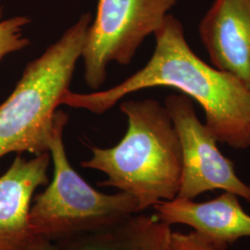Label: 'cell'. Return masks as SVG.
Listing matches in <instances>:
<instances>
[{
  "label": "cell",
  "instance_id": "obj_9",
  "mask_svg": "<svg viewBox=\"0 0 250 250\" xmlns=\"http://www.w3.org/2000/svg\"><path fill=\"white\" fill-rule=\"evenodd\" d=\"M238 196L224 192L213 200L195 202L175 197L153 207L155 215L165 224H187L214 241L231 245L250 237V215L242 208Z\"/></svg>",
  "mask_w": 250,
  "mask_h": 250
},
{
  "label": "cell",
  "instance_id": "obj_3",
  "mask_svg": "<svg viewBox=\"0 0 250 250\" xmlns=\"http://www.w3.org/2000/svg\"><path fill=\"white\" fill-rule=\"evenodd\" d=\"M92 15H81L62 37L28 63L9 98L0 105V159L9 153L49 152L56 113L70 90Z\"/></svg>",
  "mask_w": 250,
  "mask_h": 250
},
{
  "label": "cell",
  "instance_id": "obj_11",
  "mask_svg": "<svg viewBox=\"0 0 250 250\" xmlns=\"http://www.w3.org/2000/svg\"><path fill=\"white\" fill-rule=\"evenodd\" d=\"M30 22L31 19L26 16L4 18V11L0 8V62L30 45V40L23 35Z\"/></svg>",
  "mask_w": 250,
  "mask_h": 250
},
{
  "label": "cell",
  "instance_id": "obj_2",
  "mask_svg": "<svg viewBox=\"0 0 250 250\" xmlns=\"http://www.w3.org/2000/svg\"><path fill=\"white\" fill-rule=\"evenodd\" d=\"M120 109L128 120L124 138L109 148L91 147L92 157L81 166L104 172L107 180L99 186L131 195L142 212L178 196L182 147L166 107L156 99L127 100Z\"/></svg>",
  "mask_w": 250,
  "mask_h": 250
},
{
  "label": "cell",
  "instance_id": "obj_7",
  "mask_svg": "<svg viewBox=\"0 0 250 250\" xmlns=\"http://www.w3.org/2000/svg\"><path fill=\"white\" fill-rule=\"evenodd\" d=\"M198 32L215 68L250 89V0H214Z\"/></svg>",
  "mask_w": 250,
  "mask_h": 250
},
{
  "label": "cell",
  "instance_id": "obj_8",
  "mask_svg": "<svg viewBox=\"0 0 250 250\" xmlns=\"http://www.w3.org/2000/svg\"><path fill=\"white\" fill-rule=\"evenodd\" d=\"M50 153L26 160L16 156L0 177V250H21L34 238L30 209L34 194L48 183Z\"/></svg>",
  "mask_w": 250,
  "mask_h": 250
},
{
  "label": "cell",
  "instance_id": "obj_6",
  "mask_svg": "<svg viewBox=\"0 0 250 250\" xmlns=\"http://www.w3.org/2000/svg\"><path fill=\"white\" fill-rule=\"evenodd\" d=\"M164 106L182 147V176L176 197L194 199L206 192L223 190L250 203V186L237 176L232 161L220 151L218 141L197 118L192 99L172 94L166 98Z\"/></svg>",
  "mask_w": 250,
  "mask_h": 250
},
{
  "label": "cell",
  "instance_id": "obj_4",
  "mask_svg": "<svg viewBox=\"0 0 250 250\" xmlns=\"http://www.w3.org/2000/svg\"><path fill=\"white\" fill-rule=\"evenodd\" d=\"M68 121L67 113L58 109L49 147L53 179L43 193L35 197L30 209L33 234L54 244L103 229L139 213L137 202L131 195L122 191L112 195L101 193L72 168L63 142Z\"/></svg>",
  "mask_w": 250,
  "mask_h": 250
},
{
  "label": "cell",
  "instance_id": "obj_5",
  "mask_svg": "<svg viewBox=\"0 0 250 250\" xmlns=\"http://www.w3.org/2000/svg\"><path fill=\"white\" fill-rule=\"evenodd\" d=\"M179 0H99L82 52L83 78L98 90L111 62L129 65L147 36L163 24Z\"/></svg>",
  "mask_w": 250,
  "mask_h": 250
},
{
  "label": "cell",
  "instance_id": "obj_13",
  "mask_svg": "<svg viewBox=\"0 0 250 250\" xmlns=\"http://www.w3.org/2000/svg\"><path fill=\"white\" fill-rule=\"evenodd\" d=\"M21 250H58V249L53 242L40 236H34Z\"/></svg>",
  "mask_w": 250,
  "mask_h": 250
},
{
  "label": "cell",
  "instance_id": "obj_1",
  "mask_svg": "<svg viewBox=\"0 0 250 250\" xmlns=\"http://www.w3.org/2000/svg\"><path fill=\"white\" fill-rule=\"evenodd\" d=\"M154 36V52L142 69L109 89L93 93L69 90L62 105L103 114L136 91L172 87L203 108L205 125L218 142L235 149L250 147V88L232 73L203 62L188 45L184 26L173 15H167Z\"/></svg>",
  "mask_w": 250,
  "mask_h": 250
},
{
  "label": "cell",
  "instance_id": "obj_10",
  "mask_svg": "<svg viewBox=\"0 0 250 250\" xmlns=\"http://www.w3.org/2000/svg\"><path fill=\"white\" fill-rule=\"evenodd\" d=\"M170 225L156 215H131L103 229L55 243L58 250H168Z\"/></svg>",
  "mask_w": 250,
  "mask_h": 250
},
{
  "label": "cell",
  "instance_id": "obj_12",
  "mask_svg": "<svg viewBox=\"0 0 250 250\" xmlns=\"http://www.w3.org/2000/svg\"><path fill=\"white\" fill-rule=\"evenodd\" d=\"M227 247L197 231L188 233L171 232L168 250H226Z\"/></svg>",
  "mask_w": 250,
  "mask_h": 250
}]
</instances>
